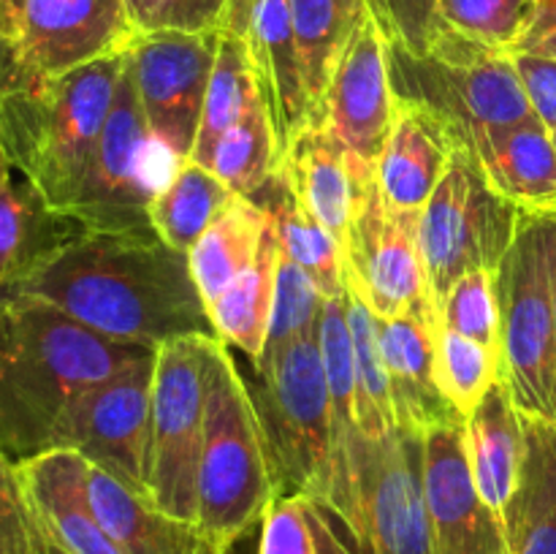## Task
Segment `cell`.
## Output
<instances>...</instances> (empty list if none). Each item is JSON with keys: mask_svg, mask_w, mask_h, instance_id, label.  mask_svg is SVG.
Masks as SVG:
<instances>
[{"mask_svg": "<svg viewBox=\"0 0 556 554\" xmlns=\"http://www.w3.org/2000/svg\"><path fill=\"white\" fill-rule=\"evenodd\" d=\"M424 498L434 554H510L503 516L472 481L465 424L424 435Z\"/></svg>", "mask_w": 556, "mask_h": 554, "instance_id": "cell-17", "label": "cell"}, {"mask_svg": "<svg viewBox=\"0 0 556 554\" xmlns=\"http://www.w3.org/2000/svg\"><path fill=\"white\" fill-rule=\"evenodd\" d=\"M440 324L500 356V318L492 272H470L462 277L440 304Z\"/></svg>", "mask_w": 556, "mask_h": 554, "instance_id": "cell-40", "label": "cell"}, {"mask_svg": "<svg viewBox=\"0 0 556 554\" xmlns=\"http://www.w3.org/2000/svg\"><path fill=\"white\" fill-rule=\"evenodd\" d=\"M516 52H530V54H538V58L556 60V30H548L546 36H541V38H535V41L525 43V47H519Z\"/></svg>", "mask_w": 556, "mask_h": 554, "instance_id": "cell-48", "label": "cell"}, {"mask_svg": "<svg viewBox=\"0 0 556 554\" xmlns=\"http://www.w3.org/2000/svg\"><path fill=\"white\" fill-rule=\"evenodd\" d=\"M128 5H130V14H134V20H136V9H139V0H128Z\"/></svg>", "mask_w": 556, "mask_h": 554, "instance_id": "cell-52", "label": "cell"}, {"mask_svg": "<svg viewBox=\"0 0 556 554\" xmlns=\"http://www.w3.org/2000/svg\"><path fill=\"white\" fill-rule=\"evenodd\" d=\"M248 199L269 217V226L275 228L277 239H280L282 253L313 277L326 302L345 297L340 244L304 206V201L299 199L291 179H288L286 168H277Z\"/></svg>", "mask_w": 556, "mask_h": 554, "instance_id": "cell-28", "label": "cell"}, {"mask_svg": "<svg viewBox=\"0 0 556 554\" xmlns=\"http://www.w3.org/2000/svg\"><path fill=\"white\" fill-rule=\"evenodd\" d=\"M351 168L356 196L340 248L342 277L348 291L356 293L380 320H391L432 299L418 250L421 215L389 210L372 166L351 158Z\"/></svg>", "mask_w": 556, "mask_h": 554, "instance_id": "cell-12", "label": "cell"}, {"mask_svg": "<svg viewBox=\"0 0 556 554\" xmlns=\"http://www.w3.org/2000/svg\"><path fill=\"white\" fill-rule=\"evenodd\" d=\"M155 356L157 351L81 394L54 427L49 451H76L92 467L147 498Z\"/></svg>", "mask_w": 556, "mask_h": 554, "instance_id": "cell-13", "label": "cell"}, {"mask_svg": "<svg viewBox=\"0 0 556 554\" xmlns=\"http://www.w3.org/2000/svg\"><path fill=\"white\" fill-rule=\"evenodd\" d=\"M87 500L123 554H206L193 521L163 514L109 473L87 462Z\"/></svg>", "mask_w": 556, "mask_h": 554, "instance_id": "cell-24", "label": "cell"}, {"mask_svg": "<svg viewBox=\"0 0 556 554\" xmlns=\"http://www.w3.org/2000/svg\"><path fill=\"white\" fill-rule=\"evenodd\" d=\"M465 445L478 492L503 516L525 462V416L505 380H494L476 411L467 416Z\"/></svg>", "mask_w": 556, "mask_h": 554, "instance_id": "cell-25", "label": "cell"}, {"mask_svg": "<svg viewBox=\"0 0 556 554\" xmlns=\"http://www.w3.org/2000/svg\"><path fill=\"white\" fill-rule=\"evenodd\" d=\"M299 52H302L304 79L318 119L320 101L329 87L331 71L356 27L367 0H288Z\"/></svg>", "mask_w": 556, "mask_h": 554, "instance_id": "cell-33", "label": "cell"}, {"mask_svg": "<svg viewBox=\"0 0 556 554\" xmlns=\"http://www.w3.org/2000/svg\"><path fill=\"white\" fill-rule=\"evenodd\" d=\"M280 147H277L269 114L258 96L244 109L242 117L228 128V134L217 141L210 172L231 193L248 199L280 168Z\"/></svg>", "mask_w": 556, "mask_h": 554, "instance_id": "cell-35", "label": "cell"}, {"mask_svg": "<svg viewBox=\"0 0 556 554\" xmlns=\"http://www.w3.org/2000/svg\"><path fill=\"white\" fill-rule=\"evenodd\" d=\"M456 147L462 144L432 114L396 101L394 125L375 168L380 196L389 210L421 215L443 179Z\"/></svg>", "mask_w": 556, "mask_h": 554, "instance_id": "cell-21", "label": "cell"}, {"mask_svg": "<svg viewBox=\"0 0 556 554\" xmlns=\"http://www.w3.org/2000/svg\"><path fill=\"white\" fill-rule=\"evenodd\" d=\"M440 25L492 49L514 52L535 22V0H440Z\"/></svg>", "mask_w": 556, "mask_h": 554, "instance_id": "cell-37", "label": "cell"}, {"mask_svg": "<svg viewBox=\"0 0 556 554\" xmlns=\"http://www.w3.org/2000/svg\"><path fill=\"white\" fill-rule=\"evenodd\" d=\"M237 0H139V30L223 33Z\"/></svg>", "mask_w": 556, "mask_h": 554, "instance_id": "cell-42", "label": "cell"}, {"mask_svg": "<svg viewBox=\"0 0 556 554\" xmlns=\"http://www.w3.org/2000/svg\"><path fill=\"white\" fill-rule=\"evenodd\" d=\"M280 166L286 168L304 206L342 248V239L351 226L356 177L345 147L326 128L324 119H313L293 139Z\"/></svg>", "mask_w": 556, "mask_h": 554, "instance_id": "cell-26", "label": "cell"}, {"mask_svg": "<svg viewBox=\"0 0 556 554\" xmlns=\"http://www.w3.org/2000/svg\"><path fill=\"white\" fill-rule=\"evenodd\" d=\"M11 172H14V168H11V163H9V158H5V152H3V147H0V188H3L5 182H9V177H11Z\"/></svg>", "mask_w": 556, "mask_h": 554, "instance_id": "cell-50", "label": "cell"}, {"mask_svg": "<svg viewBox=\"0 0 556 554\" xmlns=\"http://www.w3.org/2000/svg\"><path fill=\"white\" fill-rule=\"evenodd\" d=\"M16 65V52H14V41H9V38L0 33V79H3L5 74H9L11 68Z\"/></svg>", "mask_w": 556, "mask_h": 554, "instance_id": "cell-49", "label": "cell"}, {"mask_svg": "<svg viewBox=\"0 0 556 554\" xmlns=\"http://www.w3.org/2000/svg\"><path fill=\"white\" fill-rule=\"evenodd\" d=\"M367 9L378 20L389 41L402 43L410 52L424 54L440 30V0H367Z\"/></svg>", "mask_w": 556, "mask_h": 554, "instance_id": "cell-43", "label": "cell"}, {"mask_svg": "<svg viewBox=\"0 0 556 554\" xmlns=\"http://www.w3.org/2000/svg\"><path fill=\"white\" fill-rule=\"evenodd\" d=\"M5 297L43 299L119 342L161 348L182 337L217 340L188 253L152 228L85 234Z\"/></svg>", "mask_w": 556, "mask_h": 554, "instance_id": "cell-1", "label": "cell"}, {"mask_svg": "<svg viewBox=\"0 0 556 554\" xmlns=\"http://www.w3.org/2000/svg\"><path fill=\"white\" fill-rule=\"evenodd\" d=\"M396 98L389 79V38L372 11L364 9L331 71L318 119L337 136L348 155L378 168L394 125Z\"/></svg>", "mask_w": 556, "mask_h": 554, "instance_id": "cell-15", "label": "cell"}, {"mask_svg": "<svg viewBox=\"0 0 556 554\" xmlns=\"http://www.w3.org/2000/svg\"><path fill=\"white\" fill-rule=\"evenodd\" d=\"M43 532L30 508L20 467L0 451V554H41Z\"/></svg>", "mask_w": 556, "mask_h": 554, "instance_id": "cell-41", "label": "cell"}, {"mask_svg": "<svg viewBox=\"0 0 556 554\" xmlns=\"http://www.w3.org/2000/svg\"><path fill=\"white\" fill-rule=\"evenodd\" d=\"M217 340L182 337L155 356L147 451V500L163 514L195 521L210 353Z\"/></svg>", "mask_w": 556, "mask_h": 554, "instance_id": "cell-9", "label": "cell"}, {"mask_svg": "<svg viewBox=\"0 0 556 554\" xmlns=\"http://www.w3.org/2000/svg\"><path fill=\"white\" fill-rule=\"evenodd\" d=\"M22 9H25V0H0V33H3L9 41H16Z\"/></svg>", "mask_w": 556, "mask_h": 554, "instance_id": "cell-47", "label": "cell"}, {"mask_svg": "<svg viewBox=\"0 0 556 554\" xmlns=\"http://www.w3.org/2000/svg\"><path fill=\"white\" fill-rule=\"evenodd\" d=\"M237 367L258 418L275 494H304L326 505L334 478V421L318 326L258 362L239 353Z\"/></svg>", "mask_w": 556, "mask_h": 554, "instance_id": "cell-4", "label": "cell"}, {"mask_svg": "<svg viewBox=\"0 0 556 554\" xmlns=\"http://www.w3.org/2000/svg\"><path fill=\"white\" fill-rule=\"evenodd\" d=\"M494 299L500 380L521 416L556 421V212H521Z\"/></svg>", "mask_w": 556, "mask_h": 554, "instance_id": "cell-6", "label": "cell"}, {"mask_svg": "<svg viewBox=\"0 0 556 554\" xmlns=\"http://www.w3.org/2000/svg\"><path fill=\"white\" fill-rule=\"evenodd\" d=\"M233 199L237 193H231L210 168L188 158L172 168L152 199L150 226L174 250L190 253Z\"/></svg>", "mask_w": 556, "mask_h": 554, "instance_id": "cell-30", "label": "cell"}, {"mask_svg": "<svg viewBox=\"0 0 556 554\" xmlns=\"http://www.w3.org/2000/svg\"><path fill=\"white\" fill-rule=\"evenodd\" d=\"M139 33L128 0H25L16 63L33 76H63L125 52Z\"/></svg>", "mask_w": 556, "mask_h": 554, "instance_id": "cell-16", "label": "cell"}, {"mask_svg": "<svg viewBox=\"0 0 556 554\" xmlns=\"http://www.w3.org/2000/svg\"><path fill=\"white\" fill-rule=\"evenodd\" d=\"M255 98H258V85H255L248 41L237 33H220L215 68H212L210 87H206L204 114H201L195 144L190 150V161L210 168L217 141L228 134V128L242 117L244 109Z\"/></svg>", "mask_w": 556, "mask_h": 554, "instance_id": "cell-32", "label": "cell"}, {"mask_svg": "<svg viewBox=\"0 0 556 554\" xmlns=\"http://www.w3.org/2000/svg\"><path fill=\"white\" fill-rule=\"evenodd\" d=\"M41 554H65L63 549L60 546H54L52 541H47V538H43V549H41Z\"/></svg>", "mask_w": 556, "mask_h": 554, "instance_id": "cell-51", "label": "cell"}, {"mask_svg": "<svg viewBox=\"0 0 556 554\" xmlns=\"http://www.w3.org/2000/svg\"><path fill=\"white\" fill-rule=\"evenodd\" d=\"M465 147L510 204L521 212H556V147L541 119L478 130Z\"/></svg>", "mask_w": 556, "mask_h": 554, "instance_id": "cell-22", "label": "cell"}, {"mask_svg": "<svg viewBox=\"0 0 556 554\" xmlns=\"http://www.w3.org/2000/svg\"><path fill=\"white\" fill-rule=\"evenodd\" d=\"M389 79L396 101L432 114L459 144L472 134L538 117L510 52L440 27L424 54L389 41Z\"/></svg>", "mask_w": 556, "mask_h": 554, "instance_id": "cell-7", "label": "cell"}, {"mask_svg": "<svg viewBox=\"0 0 556 554\" xmlns=\"http://www.w3.org/2000/svg\"><path fill=\"white\" fill-rule=\"evenodd\" d=\"M275 498L269 459L237 356L217 340L210 353L195 530L220 549L264 519Z\"/></svg>", "mask_w": 556, "mask_h": 554, "instance_id": "cell-5", "label": "cell"}, {"mask_svg": "<svg viewBox=\"0 0 556 554\" xmlns=\"http://www.w3.org/2000/svg\"><path fill=\"white\" fill-rule=\"evenodd\" d=\"M552 139H554V147H556V128L552 130Z\"/></svg>", "mask_w": 556, "mask_h": 554, "instance_id": "cell-53", "label": "cell"}, {"mask_svg": "<svg viewBox=\"0 0 556 554\" xmlns=\"http://www.w3.org/2000/svg\"><path fill=\"white\" fill-rule=\"evenodd\" d=\"M85 234L90 231L76 217L52 210L20 172H11L0 188V299Z\"/></svg>", "mask_w": 556, "mask_h": 554, "instance_id": "cell-23", "label": "cell"}, {"mask_svg": "<svg viewBox=\"0 0 556 554\" xmlns=\"http://www.w3.org/2000/svg\"><path fill=\"white\" fill-rule=\"evenodd\" d=\"M261 521H264V519H261ZM261 521H255L253 527H248L242 536H237L231 543H226V546L215 549V546H210V543H206V554H258Z\"/></svg>", "mask_w": 556, "mask_h": 554, "instance_id": "cell-45", "label": "cell"}, {"mask_svg": "<svg viewBox=\"0 0 556 554\" xmlns=\"http://www.w3.org/2000/svg\"><path fill=\"white\" fill-rule=\"evenodd\" d=\"M125 52L63 76H33L20 63L0 79V147L52 210L68 215L103 134Z\"/></svg>", "mask_w": 556, "mask_h": 554, "instance_id": "cell-3", "label": "cell"}, {"mask_svg": "<svg viewBox=\"0 0 556 554\" xmlns=\"http://www.w3.org/2000/svg\"><path fill=\"white\" fill-rule=\"evenodd\" d=\"M548 30H556V0H535V22H532L530 36L521 41V47L530 41H535V38L546 36Z\"/></svg>", "mask_w": 556, "mask_h": 554, "instance_id": "cell-46", "label": "cell"}, {"mask_svg": "<svg viewBox=\"0 0 556 554\" xmlns=\"http://www.w3.org/2000/svg\"><path fill=\"white\" fill-rule=\"evenodd\" d=\"M324 302V293L318 291L313 277L282 253L280 264H277L269 335H266V345L261 358L277 353L280 348H286L288 342L296 340L299 335H304V331H313L315 326H318Z\"/></svg>", "mask_w": 556, "mask_h": 554, "instance_id": "cell-39", "label": "cell"}, {"mask_svg": "<svg viewBox=\"0 0 556 554\" xmlns=\"http://www.w3.org/2000/svg\"><path fill=\"white\" fill-rule=\"evenodd\" d=\"M434 378L445 400L467 418L494 380H500V356L467 337L440 329Z\"/></svg>", "mask_w": 556, "mask_h": 554, "instance_id": "cell-38", "label": "cell"}, {"mask_svg": "<svg viewBox=\"0 0 556 554\" xmlns=\"http://www.w3.org/2000/svg\"><path fill=\"white\" fill-rule=\"evenodd\" d=\"M258 554H356V546L329 505L304 494H275L261 521Z\"/></svg>", "mask_w": 556, "mask_h": 554, "instance_id": "cell-34", "label": "cell"}, {"mask_svg": "<svg viewBox=\"0 0 556 554\" xmlns=\"http://www.w3.org/2000/svg\"><path fill=\"white\" fill-rule=\"evenodd\" d=\"M223 33H237L248 41L258 96L286 158L293 139L315 119L291 5L288 0H237Z\"/></svg>", "mask_w": 556, "mask_h": 554, "instance_id": "cell-18", "label": "cell"}, {"mask_svg": "<svg viewBox=\"0 0 556 554\" xmlns=\"http://www.w3.org/2000/svg\"><path fill=\"white\" fill-rule=\"evenodd\" d=\"M220 33L141 30L130 41L141 112L168 161H188L204 114Z\"/></svg>", "mask_w": 556, "mask_h": 554, "instance_id": "cell-14", "label": "cell"}, {"mask_svg": "<svg viewBox=\"0 0 556 554\" xmlns=\"http://www.w3.org/2000/svg\"><path fill=\"white\" fill-rule=\"evenodd\" d=\"M345 313L353 337V358H356V416L358 427L367 438L378 440L396 429L394 407L389 394L383 353H380V318L345 288Z\"/></svg>", "mask_w": 556, "mask_h": 554, "instance_id": "cell-36", "label": "cell"}, {"mask_svg": "<svg viewBox=\"0 0 556 554\" xmlns=\"http://www.w3.org/2000/svg\"><path fill=\"white\" fill-rule=\"evenodd\" d=\"M20 478L43 538L65 554H123L87 500V459L76 451H47L20 462Z\"/></svg>", "mask_w": 556, "mask_h": 554, "instance_id": "cell-20", "label": "cell"}, {"mask_svg": "<svg viewBox=\"0 0 556 554\" xmlns=\"http://www.w3.org/2000/svg\"><path fill=\"white\" fill-rule=\"evenodd\" d=\"M503 525L510 554H556V421L525 416V462Z\"/></svg>", "mask_w": 556, "mask_h": 554, "instance_id": "cell-27", "label": "cell"}, {"mask_svg": "<svg viewBox=\"0 0 556 554\" xmlns=\"http://www.w3.org/2000/svg\"><path fill=\"white\" fill-rule=\"evenodd\" d=\"M519 74L521 87L527 92L532 112L538 114L548 130L556 128V60L538 58L530 52H510Z\"/></svg>", "mask_w": 556, "mask_h": 554, "instance_id": "cell-44", "label": "cell"}, {"mask_svg": "<svg viewBox=\"0 0 556 554\" xmlns=\"http://www.w3.org/2000/svg\"><path fill=\"white\" fill-rule=\"evenodd\" d=\"M440 324L438 304L429 302L391 320H380V353L389 375L391 407L396 429L429 435L440 427H462L467 421L440 391L434 378Z\"/></svg>", "mask_w": 556, "mask_h": 554, "instance_id": "cell-19", "label": "cell"}, {"mask_svg": "<svg viewBox=\"0 0 556 554\" xmlns=\"http://www.w3.org/2000/svg\"><path fill=\"white\" fill-rule=\"evenodd\" d=\"M157 348L119 342L54 304L0 299V451L14 465L47 454L54 427L98 383Z\"/></svg>", "mask_w": 556, "mask_h": 554, "instance_id": "cell-2", "label": "cell"}, {"mask_svg": "<svg viewBox=\"0 0 556 554\" xmlns=\"http://www.w3.org/2000/svg\"><path fill=\"white\" fill-rule=\"evenodd\" d=\"M280 239L275 228H266L264 242L253 264L210 304L217 340L231 351L258 362L269 335L271 302H275L277 264H280Z\"/></svg>", "mask_w": 556, "mask_h": 554, "instance_id": "cell-29", "label": "cell"}, {"mask_svg": "<svg viewBox=\"0 0 556 554\" xmlns=\"http://www.w3.org/2000/svg\"><path fill=\"white\" fill-rule=\"evenodd\" d=\"M521 210L500 196L470 147H456L418 221V250L434 304L470 272H497Z\"/></svg>", "mask_w": 556, "mask_h": 554, "instance_id": "cell-8", "label": "cell"}, {"mask_svg": "<svg viewBox=\"0 0 556 554\" xmlns=\"http://www.w3.org/2000/svg\"><path fill=\"white\" fill-rule=\"evenodd\" d=\"M356 554H434L424 498V438L391 429L372 440L362 432L353 489L337 514Z\"/></svg>", "mask_w": 556, "mask_h": 554, "instance_id": "cell-10", "label": "cell"}, {"mask_svg": "<svg viewBox=\"0 0 556 554\" xmlns=\"http://www.w3.org/2000/svg\"><path fill=\"white\" fill-rule=\"evenodd\" d=\"M266 228H269V217L253 201L237 196L226 206V212L206 228L204 237L195 242L188 259L206 310L253 264Z\"/></svg>", "mask_w": 556, "mask_h": 554, "instance_id": "cell-31", "label": "cell"}, {"mask_svg": "<svg viewBox=\"0 0 556 554\" xmlns=\"http://www.w3.org/2000/svg\"><path fill=\"white\" fill-rule=\"evenodd\" d=\"M157 158L168 161L166 152L152 139L150 125L141 112L134 65H130L128 49H125V63L119 71L112 112L103 125L101 139H98L85 188L68 215L76 217L92 234H125L152 228L150 204L172 174L155 168Z\"/></svg>", "mask_w": 556, "mask_h": 554, "instance_id": "cell-11", "label": "cell"}]
</instances>
